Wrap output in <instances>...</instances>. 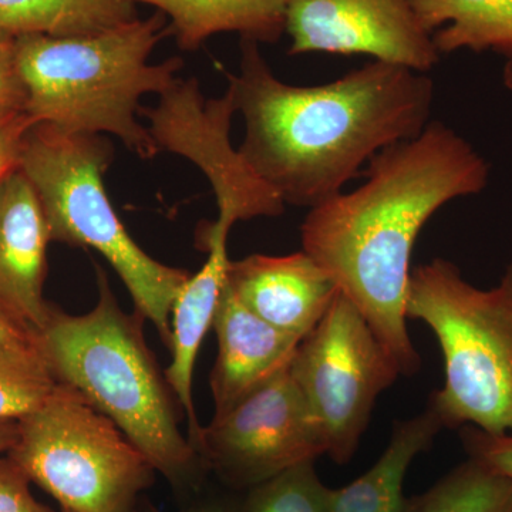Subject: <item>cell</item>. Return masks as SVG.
I'll use <instances>...</instances> for the list:
<instances>
[{
    "label": "cell",
    "instance_id": "cell-1",
    "mask_svg": "<svg viewBox=\"0 0 512 512\" xmlns=\"http://www.w3.org/2000/svg\"><path fill=\"white\" fill-rule=\"evenodd\" d=\"M367 181L309 210L302 251L359 309L402 376L421 357L407 328L414 244L426 222L457 198L485 190L490 165L466 138L441 121L384 148L369 161Z\"/></svg>",
    "mask_w": 512,
    "mask_h": 512
},
{
    "label": "cell",
    "instance_id": "cell-2",
    "mask_svg": "<svg viewBox=\"0 0 512 512\" xmlns=\"http://www.w3.org/2000/svg\"><path fill=\"white\" fill-rule=\"evenodd\" d=\"M227 77L245 120L239 153L285 205L309 210L384 148L419 136L436 93L426 73L380 60L322 86H292L251 40H241L239 73Z\"/></svg>",
    "mask_w": 512,
    "mask_h": 512
},
{
    "label": "cell",
    "instance_id": "cell-3",
    "mask_svg": "<svg viewBox=\"0 0 512 512\" xmlns=\"http://www.w3.org/2000/svg\"><path fill=\"white\" fill-rule=\"evenodd\" d=\"M96 271V306L84 315L52 306L37 346L56 382L109 417L175 491H197L208 467L178 426L177 399L144 338L146 319L123 312L106 272Z\"/></svg>",
    "mask_w": 512,
    "mask_h": 512
},
{
    "label": "cell",
    "instance_id": "cell-4",
    "mask_svg": "<svg viewBox=\"0 0 512 512\" xmlns=\"http://www.w3.org/2000/svg\"><path fill=\"white\" fill-rule=\"evenodd\" d=\"M168 35L167 18L156 12L93 35L16 36L26 113L69 133L116 136L151 160L160 151L137 114L146 94L161 96L180 79V57L148 63Z\"/></svg>",
    "mask_w": 512,
    "mask_h": 512
},
{
    "label": "cell",
    "instance_id": "cell-5",
    "mask_svg": "<svg viewBox=\"0 0 512 512\" xmlns=\"http://www.w3.org/2000/svg\"><path fill=\"white\" fill-rule=\"evenodd\" d=\"M406 315L439 343L444 383L429 406L443 426L512 434V262L490 289L470 284L448 259L416 266Z\"/></svg>",
    "mask_w": 512,
    "mask_h": 512
},
{
    "label": "cell",
    "instance_id": "cell-6",
    "mask_svg": "<svg viewBox=\"0 0 512 512\" xmlns=\"http://www.w3.org/2000/svg\"><path fill=\"white\" fill-rule=\"evenodd\" d=\"M113 157L107 137L36 123L26 134L19 170L35 188L52 241L103 255L136 311L156 326L168 346L171 309L191 274L151 258L128 234L103 183Z\"/></svg>",
    "mask_w": 512,
    "mask_h": 512
},
{
    "label": "cell",
    "instance_id": "cell-7",
    "mask_svg": "<svg viewBox=\"0 0 512 512\" xmlns=\"http://www.w3.org/2000/svg\"><path fill=\"white\" fill-rule=\"evenodd\" d=\"M8 457L69 512H136L157 474L109 417L60 383L19 420Z\"/></svg>",
    "mask_w": 512,
    "mask_h": 512
},
{
    "label": "cell",
    "instance_id": "cell-8",
    "mask_svg": "<svg viewBox=\"0 0 512 512\" xmlns=\"http://www.w3.org/2000/svg\"><path fill=\"white\" fill-rule=\"evenodd\" d=\"M289 370L319 421L326 456L340 466L355 457L380 394L402 376L362 313L340 291L299 343Z\"/></svg>",
    "mask_w": 512,
    "mask_h": 512
},
{
    "label": "cell",
    "instance_id": "cell-9",
    "mask_svg": "<svg viewBox=\"0 0 512 512\" xmlns=\"http://www.w3.org/2000/svg\"><path fill=\"white\" fill-rule=\"evenodd\" d=\"M197 451L225 484L249 490L326 456V441L288 367L227 413L212 417L202 427Z\"/></svg>",
    "mask_w": 512,
    "mask_h": 512
},
{
    "label": "cell",
    "instance_id": "cell-10",
    "mask_svg": "<svg viewBox=\"0 0 512 512\" xmlns=\"http://www.w3.org/2000/svg\"><path fill=\"white\" fill-rule=\"evenodd\" d=\"M237 113L232 90L218 99H205L197 79H178L161 94L156 107H140L150 121L158 151H170L192 161L210 181L218 207V225L279 217L286 205L249 167L232 146V117Z\"/></svg>",
    "mask_w": 512,
    "mask_h": 512
},
{
    "label": "cell",
    "instance_id": "cell-11",
    "mask_svg": "<svg viewBox=\"0 0 512 512\" xmlns=\"http://www.w3.org/2000/svg\"><path fill=\"white\" fill-rule=\"evenodd\" d=\"M288 53L366 55L427 73L440 52L409 0H288Z\"/></svg>",
    "mask_w": 512,
    "mask_h": 512
},
{
    "label": "cell",
    "instance_id": "cell-12",
    "mask_svg": "<svg viewBox=\"0 0 512 512\" xmlns=\"http://www.w3.org/2000/svg\"><path fill=\"white\" fill-rule=\"evenodd\" d=\"M50 241L35 188L16 170L0 183V309L33 335L52 309L43 295Z\"/></svg>",
    "mask_w": 512,
    "mask_h": 512
},
{
    "label": "cell",
    "instance_id": "cell-13",
    "mask_svg": "<svg viewBox=\"0 0 512 512\" xmlns=\"http://www.w3.org/2000/svg\"><path fill=\"white\" fill-rule=\"evenodd\" d=\"M225 285L259 319L301 340L318 326L339 293L332 278L303 251L229 259Z\"/></svg>",
    "mask_w": 512,
    "mask_h": 512
},
{
    "label": "cell",
    "instance_id": "cell-14",
    "mask_svg": "<svg viewBox=\"0 0 512 512\" xmlns=\"http://www.w3.org/2000/svg\"><path fill=\"white\" fill-rule=\"evenodd\" d=\"M212 329L218 340V355L210 377L214 416L227 413L288 369L302 342L248 311L227 285L222 289Z\"/></svg>",
    "mask_w": 512,
    "mask_h": 512
},
{
    "label": "cell",
    "instance_id": "cell-15",
    "mask_svg": "<svg viewBox=\"0 0 512 512\" xmlns=\"http://www.w3.org/2000/svg\"><path fill=\"white\" fill-rule=\"evenodd\" d=\"M228 229L215 222L201 228L202 248L208 252L204 266L185 282L171 309L170 366L164 375L188 423V439L197 450L202 426L195 412L192 382L202 340L212 328L229 264Z\"/></svg>",
    "mask_w": 512,
    "mask_h": 512
},
{
    "label": "cell",
    "instance_id": "cell-16",
    "mask_svg": "<svg viewBox=\"0 0 512 512\" xmlns=\"http://www.w3.org/2000/svg\"><path fill=\"white\" fill-rule=\"evenodd\" d=\"M441 429L443 421L431 406L410 419L396 421L379 460L352 483L332 488L329 512H402L410 466L433 446Z\"/></svg>",
    "mask_w": 512,
    "mask_h": 512
},
{
    "label": "cell",
    "instance_id": "cell-17",
    "mask_svg": "<svg viewBox=\"0 0 512 512\" xmlns=\"http://www.w3.org/2000/svg\"><path fill=\"white\" fill-rule=\"evenodd\" d=\"M154 6L170 19L171 35L183 50H197L220 33L274 45L285 33L288 0H130Z\"/></svg>",
    "mask_w": 512,
    "mask_h": 512
},
{
    "label": "cell",
    "instance_id": "cell-18",
    "mask_svg": "<svg viewBox=\"0 0 512 512\" xmlns=\"http://www.w3.org/2000/svg\"><path fill=\"white\" fill-rule=\"evenodd\" d=\"M440 55L493 50L512 59V0H409Z\"/></svg>",
    "mask_w": 512,
    "mask_h": 512
},
{
    "label": "cell",
    "instance_id": "cell-19",
    "mask_svg": "<svg viewBox=\"0 0 512 512\" xmlns=\"http://www.w3.org/2000/svg\"><path fill=\"white\" fill-rule=\"evenodd\" d=\"M130 0H0V32L93 35L137 19Z\"/></svg>",
    "mask_w": 512,
    "mask_h": 512
},
{
    "label": "cell",
    "instance_id": "cell-20",
    "mask_svg": "<svg viewBox=\"0 0 512 512\" xmlns=\"http://www.w3.org/2000/svg\"><path fill=\"white\" fill-rule=\"evenodd\" d=\"M402 512H512V480L468 456L426 491L406 498Z\"/></svg>",
    "mask_w": 512,
    "mask_h": 512
},
{
    "label": "cell",
    "instance_id": "cell-21",
    "mask_svg": "<svg viewBox=\"0 0 512 512\" xmlns=\"http://www.w3.org/2000/svg\"><path fill=\"white\" fill-rule=\"evenodd\" d=\"M56 386L35 335L0 345V420H20L35 412Z\"/></svg>",
    "mask_w": 512,
    "mask_h": 512
},
{
    "label": "cell",
    "instance_id": "cell-22",
    "mask_svg": "<svg viewBox=\"0 0 512 512\" xmlns=\"http://www.w3.org/2000/svg\"><path fill=\"white\" fill-rule=\"evenodd\" d=\"M332 488L305 461L249 488L238 512H329Z\"/></svg>",
    "mask_w": 512,
    "mask_h": 512
},
{
    "label": "cell",
    "instance_id": "cell-23",
    "mask_svg": "<svg viewBox=\"0 0 512 512\" xmlns=\"http://www.w3.org/2000/svg\"><path fill=\"white\" fill-rule=\"evenodd\" d=\"M26 113V90L20 76L16 36L0 32V116Z\"/></svg>",
    "mask_w": 512,
    "mask_h": 512
},
{
    "label": "cell",
    "instance_id": "cell-24",
    "mask_svg": "<svg viewBox=\"0 0 512 512\" xmlns=\"http://www.w3.org/2000/svg\"><path fill=\"white\" fill-rule=\"evenodd\" d=\"M29 477L9 457H0V512H53L30 493Z\"/></svg>",
    "mask_w": 512,
    "mask_h": 512
},
{
    "label": "cell",
    "instance_id": "cell-25",
    "mask_svg": "<svg viewBox=\"0 0 512 512\" xmlns=\"http://www.w3.org/2000/svg\"><path fill=\"white\" fill-rule=\"evenodd\" d=\"M461 439L467 456L483 461L488 467L512 480V434L491 436L467 426Z\"/></svg>",
    "mask_w": 512,
    "mask_h": 512
},
{
    "label": "cell",
    "instance_id": "cell-26",
    "mask_svg": "<svg viewBox=\"0 0 512 512\" xmlns=\"http://www.w3.org/2000/svg\"><path fill=\"white\" fill-rule=\"evenodd\" d=\"M35 124L28 113L0 116V183L19 170L26 134Z\"/></svg>",
    "mask_w": 512,
    "mask_h": 512
},
{
    "label": "cell",
    "instance_id": "cell-27",
    "mask_svg": "<svg viewBox=\"0 0 512 512\" xmlns=\"http://www.w3.org/2000/svg\"><path fill=\"white\" fill-rule=\"evenodd\" d=\"M238 501L231 500V498H207V500L198 501V503L184 508L178 512H238ZM136 512H163L157 510L154 505L144 503L141 507H137Z\"/></svg>",
    "mask_w": 512,
    "mask_h": 512
},
{
    "label": "cell",
    "instance_id": "cell-28",
    "mask_svg": "<svg viewBox=\"0 0 512 512\" xmlns=\"http://www.w3.org/2000/svg\"><path fill=\"white\" fill-rule=\"evenodd\" d=\"M32 335L33 333L22 328L19 323H16L15 320L0 309V345L10 342V340L26 338V336Z\"/></svg>",
    "mask_w": 512,
    "mask_h": 512
},
{
    "label": "cell",
    "instance_id": "cell-29",
    "mask_svg": "<svg viewBox=\"0 0 512 512\" xmlns=\"http://www.w3.org/2000/svg\"><path fill=\"white\" fill-rule=\"evenodd\" d=\"M19 437V420H0V454L9 453Z\"/></svg>",
    "mask_w": 512,
    "mask_h": 512
},
{
    "label": "cell",
    "instance_id": "cell-30",
    "mask_svg": "<svg viewBox=\"0 0 512 512\" xmlns=\"http://www.w3.org/2000/svg\"><path fill=\"white\" fill-rule=\"evenodd\" d=\"M504 86L512 92V59H507L503 72Z\"/></svg>",
    "mask_w": 512,
    "mask_h": 512
},
{
    "label": "cell",
    "instance_id": "cell-31",
    "mask_svg": "<svg viewBox=\"0 0 512 512\" xmlns=\"http://www.w3.org/2000/svg\"><path fill=\"white\" fill-rule=\"evenodd\" d=\"M62 512H69V511H62Z\"/></svg>",
    "mask_w": 512,
    "mask_h": 512
}]
</instances>
